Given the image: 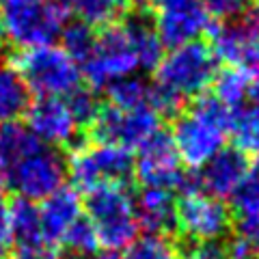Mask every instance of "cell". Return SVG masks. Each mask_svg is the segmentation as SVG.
<instances>
[{
    "mask_svg": "<svg viewBox=\"0 0 259 259\" xmlns=\"http://www.w3.org/2000/svg\"><path fill=\"white\" fill-rule=\"evenodd\" d=\"M95 39H97V32L93 30V26H87V24L76 20L71 24H65V28L61 32V41H63L61 48L78 65H82L87 61V56L93 50Z\"/></svg>",
    "mask_w": 259,
    "mask_h": 259,
    "instance_id": "obj_29",
    "label": "cell"
},
{
    "mask_svg": "<svg viewBox=\"0 0 259 259\" xmlns=\"http://www.w3.org/2000/svg\"><path fill=\"white\" fill-rule=\"evenodd\" d=\"M80 71L93 89H106L108 84L139 71V61L134 56L123 22L110 24L97 32L95 46L87 61L80 65Z\"/></svg>",
    "mask_w": 259,
    "mask_h": 259,
    "instance_id": "obj_7",
    "label": "cell"
},
{
    "mask_svg": "<svg viewBox=\"0 0 259 259\" xmlns=\"http://www.w3.org/2000/svg\"><path fill=\"white\" fill-rule=\"evenodd\" d=\"M250 69H255L257 74H259V50H257V54H255V61H253V65H250Z\"/></svg>",
    "mask_w": 259,
    "mask_h": 259,
    "instance_id": "obj_37",
    "label": "cell"
},
{
    "mask_svg": "<svg viewBox=\"0 0 259 259\" xmlns=\"http://www.w3.org/2000/svg\"><path fill=\"white\" fill-rule=\"evenodd\" d=\"M248 166L250 162L244 151H240L238 147H223L199 171H194L199 190L218 201L231 199V194L246 177Z\"/></svg>",
    "mask_w": 259,
    "mask_h": 259,
    "instance_id": "obj_15",
    "label": "cell"
},
{
    "mask_svg": "<svg viewBox=\"0 0 259 259\" xmlns=\"http://www.w3.org/2000/svg\"><path fill=\"white\" fill-rule=\"evenodd\" d=\"M65 102H67L69 110L74 112L78 125L82 130L93 125L97 112L102 108V102L97 100V95L91 91V89H82V87H78L76 91H71L67 97H65Z\"/></svg>",
    "mask_w": 259,
    "mask_h": 259,
    "instance_id": "obj_30",
    "label": "cell"
},
{
    "mask_svg": "<svg viewBox=\"0 0 259 259\" xmlns=\"http://www.w3.org/2000/svg\"><path fill=\"white\" fill-rule=\"evenodd\" d=\"M186 171L182 168V160L175 151L171 134L156 132L147 143L139 147L134 158V177L143 188H160L177 192Z\"/></svg>",
    "mask_w": 259,
    "mask_h": 259,
    "instance_id": "obj_11",
    "label": "cell"
},
{
    "mask_svg": "<svg viewBox=\"0 0 259 259\" xmlns=\"http://www.w3.org/2000/svg\"><path fill=\"white\" fill-rule=\"evenodd\" d=\"M82 199H80L78 190L74 186H65L52 197H48L39 205V214H41V229H44V244L54 246L61 244L65 233L74 225L80 216H82Z\"/></svg>",
    "mask_w": 259,
    "mask_h": 259,
    "instance_id": "obj_16",
    "label": "cell"
},
{
    "mask_svg": "<svg viewBox=\"0 0 259 259\" xmlns=\"http://www.w3.org/2000/svg\"><path fill=\"white\" fill-rule=\"evenodd\" d=\"M250 80H253V76H250L248 69L229 67V65H227L225 69H218V74L212 82L214 97L218 102H223L231 112L238 110L248 95Z\"/></svg>",
    "mask_w": 259,
    "mask_h": 259,
    "instance_id": "obj_24",
    "label": "cell"
},
{
    "mask_svg": "<svg viewBox=\"0 0 259 259\" xmlns=\"http://www.w3.org/2000/svg\"><path fill=\"white\" fill-rule=\"evenodd\" d=\"M151 22L162 44L168 48L201 41L212 30V18L201 0H166L158 5Z\"/></svg>",
    "mask_w": 259,
    "mask_h": 259,
    "instance_id": "obj_13",
    "label": "cell"
},
{
    "mask_svg": "<svg viewBox=\"0 0 259 259\" xmlns=\"http://www.w3.org/2000/svg\"><path fill=\"white\" fill-rule=\"evenodd\" d=\"M141 3H145V5H153V7H158V5H162V3H166V0H141Z\"/></svg>",
    "mask_w": 259,
    "mask_h": 259,
    "instance_id": "obj_38",
    "label": "cell"
},
{
    "mask_svg": "<svg viewBox=\"0 0 259 259\" xmlns=\"http://www.w3.org/2000/svg\"><path fill=\"white\" fill-rule=\"evenodd\" d=\"M201 3H203L212 22L216 20L221 24L240 18L248 7V0H201Z\"/></svg>",
    "mask_w": 259,
    "mask_h": 259,
    "instance_id": "obj_32",
    "label": "cell"
},
{
    "mask_svg": "<svg viewBox=\"0 0 259 259\" xmlns=\"http://www.w3.org/2000/svg\"><path fill=\"white\" fill-rule=\"evenodd\" d=\"M89 259H121V257H117L115 253H110V250H104V253H95L93 257H89Z\"/></svg>",
    "mask_w": 259,
    "mask_h": 259,
    "instance_id": "obj_36",
    "label": "cell"
},
{
    "mask_svg": "<svg viewBox=\"0 0 259 259\" xmlns=\"http://www.w3.org/2000/svg\"><path fill=\"white\" fill-rule=\"evenodd\" d=\"M238 236H242L248 242L253 259H259V218L257 221H240Z\"/></svg>",
    "mask_w": 259,
    "mask_h": 259,
    "instance_id": "obj_33",
    "label": "cell"
},
{
    "mask_svg": "<svg viewBox=\"0 0 259 259\" xmlns=\"http://www.w3.org/2000/svg\"><path fill=\"white\" fill-rule=\"evenodd\" d=\"M67 15H74L87 26H102L121 22L130 9V0H56Z\"/></svg>",
    "mask_w": 259,
    "mask_h": 259,
    "instance_id": "obj_21",
    "label": "cell"
},
{
    "mask_svg": "<svg viewBox=\"0 0 259 259\" xmlns=\"http://www.w3.org/2000/svg\"><path fill=\"white\" fill-rule=\"evenodd\" d=\"M231 115V132L236 136V147L246 156H259V76L250 80L244 104Z\"/></svg>",
    "mask_w": 259,
    "mask_h": 259,
    "instance_id": "obj_18",
    "label": "cell"
},
{
    "mask_svg": "<svg viewBox=\"0 0 259 259\" xmlns=\"http://www.w3.org/2000/svg\"><path fill=\"white\" fill-rule=\"evenodd\" d=\"M0 3H3V5H5V3H11V0H0Z\"/></svg>",
    "mask_w": 259,
    "mask_h": 259,
    "instance_id": "obj_40",
    "label": "cell"
},
{
    "mask_svg": "<svg viewBox=\"0 0 259 259\" xmlns=\"http://www.w3.org/2000/svg\"><path fill=\"white\" fill-rule=\"evenodd\" d=\"M106 97L110 106L117 108H139V106H149V93H151V82H147L143 76L132 74L117 80V82L108 84Z\"/></svg>",
    "mask_w": 259,
    "mask_h": 259,
    "instance_id": "obj_25",
    "label": "cell"
},
{
    "mask_svg": "<svg viewBox=\"0 0 259 259\" xmlns=\"http://www.w3.org/2000/svg\"><path fill=\"white\" fill-rule=\"evenodd\" d=\"M177 229L186 242L225 240L231 229V207L203 192L186 194L177 201Z\"/></svg>",
    "mask_w": 259,
    "mask_h": 259,
    "instance_id": "obj_10",
    "label": "cell"
},
{
    "mask_svg": "<svg viewBox=\"0 0 259 259\" xmlns=\"http://www.w3.org/2000/svg\"><path fill=\"white\" fill-rule=\"evenodd\" d=\"M61 244L67 248V253L74 259H89V257H93L97 253L100 240H97V233L93 229L91 221L82 214L74 225L69 227V231L65 233Z\"/></svg>",
    "mask_w": 259,
    "mask_h": 259,
    "instance_id": "obj_28",
    "label": "cell"
},
{
    "mask_svg": "<svg viewBox=\"0 0 259 259\" xmlns=\"http://www.w3.org/2000/svg\"><path fill=\"white\" fill-rule=\"evenodd\" d=\"M39 147L41 143L35 139V134L26 125L18 123V121L0 125V168L5 173V180L22 158H26Z\"/></svg>",
    "mask_w": 259,
    "mask_h": 259,
    "instance_id": "obj_23",
    "label": "cell"
},
{
    "mask_svg": "<svg viewBox=\"0 0 259 259\" xmlns=\"http://www.w3.org/2000/svg\"><path fill=\"white\" fill-rule=\"evenodd\" d=\"M218 74V59L203 41H190L171 48L156 67L153 87L173 97L182 106L197 100L214 82Z\"/></svg>",
    "mask_w": 259,
    "mask_h": 259,
    "instance_id": "obj_2",
    "label": "cell"
},
{
    "mask_svg": "<svg viewBox=\"0 0 259 259\" xmlns=\"http://www.w3.org/2000/svg\"><path fill=\"white\" fill-rule=\"evenodd\" d=\"M212 52L229 67L250 71L259 50V5H248L240 18L212 26Z\"/></svg>",
    "mask_w": 259,
    "mask_h": 259,
    "instance_id": "obj_12",
    "label": "cell"
},
{
    "mask_svg": "<svg viewBox=\"0 0 259 259\" xmlns=\"http://www.w3.org/2000/svg\"><path fill=\"white\" fill-rule=\"evenodd\" d=\"M67 182V158L59 149L41 145L15 164L7 175V188L18 192L20 199L46 201L65 188Z\"/></svg>",
    "mask_w": 259,
    "mask_h": 259,
    "instance_id": "obj_8",
    "label": "cell"
},
{
    "mask_svg": "<svg viewBox=\"0 0 259 259\" xmlns=\"http://www.w3.org/2000/svg\"><path fill=\"white\" fill-rule=\"evenodd\" d=\"M7 218H9V233L11 242L18 248L46 246L44 244V229H41V214L39 205L26 199H13L7 205Z\"/></svg>",
    "mask_w": 259,
    "mask_h": 259,
    "instance_id": "obj_20",
    "label": "cell"
},
{
    "mask_svg": "<svg viewBox=\"0 0 259 259\" xmlns=\"http://www.w3.org/2000/svg\"><path fill=\"white\" fill-rule=\"evenodd\" d=\"M182 259H227L225 240H205V242H186L180 246Z\"/></svg>",
    "mask_w": 259,
    "mask_h": 259,
    "instance_id": "obj_31",
    "label": "cell"
},
{
    "mask_svg": "<svg viewBox=\"0 0 259 259\" xmlns=\"http://www.w3.org/2000/svg\"><path fill=\"white\" fill-rule=\"evenodd\" d=\"M136 221L147 233L168 236L177 229V201L171 190L143 188L134 197Z\"/></svg>",
    "mask_w": 259,
    "mask_h": 259,
    "instance_id": "obj_17",
    "label": "cell"
},
{
    "mask_svg": "<svg viewBox=\"0 0 259 259\" xmlns=\"http://www.w3.org/2000/svg\"><path fill=\"white\" fill-rule=\"evenodd\" d=\"M162 117L151 106L117 108L102 104L91 125L95 143H110L125 149H139L156 132H160Z\"/></svg>",
    "mask_w": 259,
    "mask_h": 259,
    "instance_id": "obj_9",
    "label": "cell"
},
{
    "mask_svg": "<svg viewBox=\"0 0 259 259\" xmlns=\"http://www.w3.org/2000/svg\"><path fill=\"white\" fill-rule=\"evenodd\" d=\"M9 246H11V233H9V218H7V203L0 192V259L9 257Z\"/></svg>",
    "mask_w": 259,
    "mask_h": 259,
    "instance_id": "obj_34",
    "label": "cell"
},
{
    "mask_svg": "<svg viewBox=\"0 0 259 259\" xmlns=\"http://www.w3.org/2000/svg\"><path fill=\"white\" fill-rule=\"evenodd\" d=\"M87 218L104 246L110 253L130 246L139 236V221H136L134 194L125 186L108 184L87 192L84 199Z\"/></svg>",
    "mask_w": 259,
    "mask_h": 259,
    "instance_id": "obj_4",
    "label": "cell"
},
{
    "mask_svg": "<svg viewBox=\"0 0 259 259\" xmlns=\"http://www.w3.org/2000/svg\"><path fill=\"white\" fill-rule=\"evenodd\" d=\"M121 259H182V255L180 246L168 236L145 233V236H136L132 244L123 248Z\"/></svg>",
    "mask_w": 259,
    "mask_h": 259,
    "instance_id": "obj_27",
    "label": "cell"
},
{
    "mask_svg": "<svg viewBox=\"0 0 259 259\" xmlns=\"http://www.w3.org/2000/svg\"><path fill=\"white\" fill-rule=\"evenodd\" d=\"M67 177L84 192L108 184L125 186L134 177V153L110 143L78 145L67 158Z\"/></svg>",
    "mask_w": 259,
    "mask_h": 259,
    "instance_id": "obj_6",
    "label": "cell"
},
{
    "mask_svg": "<svg viewBox=\"0 0 259 259\" xmlns=\"http://www.w3.org/2000/svg\"><path fill=\"white\" fill-rule=\"evenodd\" d=\"M15 69L37 97H67L82 80L80 65L54 44L22 50L15 56Z\"/></svg>",
    "mask_w": 259,
    "mask_h": 259,
    "instance_id": "obj_5",
    "label": "cell"
},
{
    "mask_svg": "<svg viewBox=\"0 0 259 259\" xmlns=\"http://www.w3.org/2000/svg\"><path fill=\"white\" fill-rule=\"evenodd\" d=\"M123 26L130 37V44H132L134 56L139 61V69L156 71L162 56H164V44L153 28V22L145 15H130L123 22Z\"/></svg>",
    "mask_w": 259,
    "mask_h": 259,
    "instance_id": "obj_19",
    "label": "cell"
},
{
    "mask_svg": "<svg viewBox=\"0 0 259 259\" xmlns=\"http://www.w3.org/2000/svg\"><path fill=\"white\" fill-rule=\"evenodd\" d=\"M24 117H26V127L35 134V139L54 149L74 147L82 130L65 97H37L28 104Z\"/></svg>",
    "mask_w": 259,
    "mask_h": 259,
    "instance_id": "obj_14",
    "label": "cell"
},
{
    "mask_svg": "<svg viewBox=\"0 0 259 259\" xmlns=\"http://www.w3.org/2000/svg\"><path fill=\"white\" fill-rule=\"evenodd\" d=\"M231 212L240 221H257L259 218V156L248 166L246 177L231 194Z\"/></svg>",
    "mask_w": 259,
    "mask_h": 259,
    "instance_id": "obj_26",
    "label": "cell"
},
{
    "mask_svg": "<svg viewBox=\"0 0 259 259\" xmlns=\"http://www.w3.org/2000/svg\"><path fill=\"white\" fill-rule=\"evenodd\" d=\"M30 102V91L18 69L11 65H0V125L24 117Z\"/></svg>",
    "mask_w": 259,
    "mask_h": 259,
    "instance_id": "obj_22",
    "label": "cell"
},
{
    "mask_svg": "<svg viewBox=\"0 0 259 259\" xmlns=\"http://www.w3.org/2000/svg\"><path fill=\"white\" fill-rule=\"evenodd\" d=\"M7 259H61L52 246H32V248H18Z\"/></svg>",
    "mask_w": 259,
    "mask_h": 259,
    "instance_id": "obj_35",
    "label": "cell"
},
{
    "mask_svg": "<svg viewBox=\"0 0 259 259\" xmlns=\"http://www.w3.org/2000/svg\"><path fill=\"white\" fill-rule=\"evenodd\" d=\"M231 110L214 95H199L190 108L173 117L171 141L182 164L199 168L225 147L227 134L231 132Z\"/></svg>",
    "mask_w": 259,
    "mask_h": 259,
    "instance_id": "obj_1",
    "label": "cell"
},
{
    "mask_svg": "<svg viewBox=\"0 0 259 259\" xmlns=\"http://www.w3.org/2000/svg\"><path fill=\"white\" fill-rule=\"evenodd\" d=\"M0 46H5V37H3V32H0Z\"/></svg>",
    "mask_w": 259,
    "mask_h": 259,
    "instance_id": "obj_39",
    "label": "cell"
},
{
    "mask_svg": "<svg viewBox=\"0 0 259 259\" xmlns=\"http://www.w3.org/2000/svg\"><path fill=\"white\" fill-rule=\"evenodd\" d=\"M67 18L56 0H11L0 11V32L5 44H11L20 52L32 50L61 39Z\"/></svg>",
    "mask_w": 259,
    "mask_h": 259,
    "instance_id": "obj_3",
    "label": "cell"
}]
</instances>
